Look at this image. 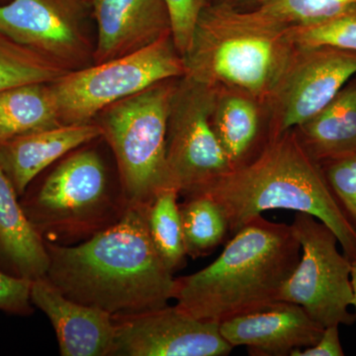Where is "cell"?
<instances>
[{"mask_svg": "<svg viewBox=\"0 0 356 356\" xmlns=\"http://www.w3.org/2000/svg\"><path fill=\"white\" fill-rule=\"evenodd\" d=\"M47 278L67 298L111 314L168 305L175 280L149 236L147 206L129 205L113 226L74 245L44 243Z\"/></svg>", "mask_w": 356, "mask_h": 356, "instance_id": "obj_1", "label": "cell"}, {"mask_svg": "<svg viewBox=\"0 0 356 356\" xmlns=\"http://www.w3.org/2000/svg\"><path fill=\"white\" fill-rule=\"evenodd\" d=\"M201 194L221 206L231 235L266 211H296L327 225L343 254L356 259V229L332 193L322 165L295 130L271 138L252 161L222 175Z\"/></svg>", "mask_w": 356, "mask_h": 356, "instance_id": "obj_2", "label": "cell"}, {"mask_svg": "<svg viewBox=\"0 0 356 356\" xmlns=\"http://www.w3.org/2000/svg\"><path fill=\"white\" fill-rule=\"evenodd\" d=\"M300 255L290 225L259 215L234 234L216 261L175 278L172 299L192 317L220 325L280 301Z\"/></svg>", "mask_w": 356, "mask_h": 356, "instance_id": "obj_3", "label": "cell"}, {"mask_svg": "<svg viewBox=\"0 0 356 356\" xmlns=\"http://www.w3.org/2000/svg\"><path fill=\"white\" fill-rule=\"evenodd\" d=\"M290 26L254 9L207 4L201 11L191 48L184 56V76L212 88L270 99L297 51Z\"/></svg>", "mask_w": 356, "mask_h": 356, "instance_id": "obj_4", "label": "cell"}, {"mask_svg": "<svg viewBox=\"0 0 356 356\" xmlns=\"http://www.w3.org/2000/svg\"><path fill=\"white\" fill-rule=\"evenodd\" d=\"M91 143L57 161L20 200L44 243H83L116 224L130 205L118 170L112 172Z\"/></svg>", "mask_w": 356, "mask_h": 356, "instance_id": "obj_5", "label": "cell"}, {"mask_svg": "<svg viewBox=\"0 0 356 356\" xmlns=\"http://www.w3.org/2000/svg\"><path fill=\"white\" fill-rule=\"evenodd\" d=\"M177 79L159 81L110 105L93 122L113 154L130 205H149L159 191L172 186L166 134Z\"/></svg>", "mask_w": 356, "mask_h": 356, "instance_id": "obj_6", "label": "cell"}, {"mask_svg": "<svg viewBox=\"0 0 356 356\" xmlns=\"http://www.w3.org/2000/svg\"><path fill=\"white\" fill-rule=\"evenodd\" d=\"M184 74V58L168 36L124 57L67 72L50 86L63 125H83L110 105Z\"/></svg>", "mask_w": 356, "mask_h": 356, "instance_id": "obj_7", "label": "cell"}, {"mask_svg": "<svg viewBox=\"0 0 356 356\" xmlns=\"http://www.w3.org/2000/svg\"><path fill=\"white\" fill-rule=\"evenodd\" d=\"M290 227L301 255L281 289L280 301L301 306L324 327L355 324V313L348 310L353 298V261L339 252L337 236L306 213L297 212Z\"/></svg>", "mask_w": 356, "mask_h": 356, "instance_id": "obj_8", "label": "cell"}, {"mask_svg": "<svg viewBox=\"0 0 356 356\" xmlns=\"http://www.w3.org/2000/svg\"><path fill=\"white\" fill-rule=\"evenodd\" d=\"M218 88L181 77L166 134V163L172 186L184 198L197 195L233 170L212 118Z\"/></svg>", "mask_w": 356, "mask_h": 356, "instance_id": "obj_9", "label": "cell"}, {"mask_svg": "<svg viewBox=\"0 0 356 356\" xmlns=\"http://www.w3.org/2000/svg\"><path fill=\"white\" fill-rule=\"evenodd\" d=\"M89 0H11L0 6V33L67 70L93 65Z\"/></svg>", "mask_w": 356, "mask_h": 356, "instance_id": "obj_10", "label": "cell"}, {"mask_svg": "<svg viewBox=\"0 0 356 356\" xmlns=\"http://www.w3.org/2000/svg\"><path fill=\"white\" fill-rule=\"evenodd\" d=\"M355 74L356 51L297 48L270 97L276 113L271 138L313 118Z\"/></svg>", "mask_w": 356, "mask_h": 356, "instance_id": "obj_11", "label": "cell"}, {"mask_svg": "<svg viewBox=\"0 0 356 356\" xmlns=\"http://www.w3.org/2000/svg\"><path fill=\"white\" fill-rule=\"evenodd\" d=\"M110 356H225L233 350L219 324L192 317L175 306L113 316Z\"/></svg>", "mask_w": 356, "mask_h": 356, "instance_id": "obj_12", "label": "cell"}, {"mask_svg": "<svg viewBox=\"0 0 356 356\" xmlns=\"http://www.w3.org/2000/svg\"><path fill=\"white\" fill-rule=\"evenodd\" d=\"M95 19L93 64L124 57L172 36L165 0H89Z\"/></svg>", "mask_w": 356, "mask_h": 356, "instance_id": "obj_13", "label": "cell"}, {"mask_svg": "<svg viewBox=\"0 0 356 356\" xmlns=\"http://www.w3.org/2000/svg\"><path fill=\"white\" fill-rule=\"evenodd\" d=\"M220 332L233 348L245 346L254 356H288L318 343L325 327L304 308L277 301L262 310L229 318Z\"/></svg>", "mask_w": 356, "mask_h": 356, "instance_id": "obj_14", "label": "cell"}, {"mask_svg": "<svg viewBox=\"0 0 356 356\" xmlns=\"http://www.w3.org/2000/svg\"><path fill=\"white\" fill-rule=\"evenodd\" d=\"M31 301L49 318L63 356H110L113 316L65 296L46 277L32 281Z\"/></svg>", "mask_w": 356, "mask_h": 356, "instance_id": "obj_15", "label": "cell"}, {"mask_svg": "<svg viewBox=\"0 0 356 356\" xmlns=\"http://www.w3.org/2000/svg\"><path fill=\"white\" fill-rule=\"evenodd\" d=\"M100 138L102 131L95 123L62 125L29 134L0 145V168L21 197L47 168Z\"/></svg>", "mask_w": 356, "mask_h": 356, "instance_id": "obj_16", "label": "cell"}, {"mask_svg": "<svg viewBox=\"0 0 356 356\" xmlns=\"http://www.w3.org/2000/svg\"><path fill=\"white\" fill-rule=\"evenodd\" d=\"M18 198L0 168V264L9 273L33 281L46 276L49 254Z\"/></svg>", "mask_w": 356, "mask_h": 356, "instance_id": "obj_17", "label": "cell"}, {"mask_svg": "<svg viewBox=\"0 0 356 356\" xmlns=\"http://www.w3.org/2000/svg\"><path fill=\"white\" fill-rule=\"evenodd\" d=\"M296 129L300 140L318 163L356 154V79Z\"/></svg>", "mask_w": 356, "mask_h": 356, "instance_id": "obj_18", "label": "cell"}, {"mask_svg": "<svg viewBox=\"0 0 356 356\" xmlns=\"http://www.w3.org/2000/svg\"><path fill=\"white\" fill-rule=\"evenodd\" d=\"M255 102L240 91L222 93L218 88L211 122L233 170L247 165L264 149L259 145L261 117Z\"/></svg>", "mask_w": 356, "mask_h": 356, "instance_id": "obj_19", "label": "cell"}, {"mask_svg": "<svg viewBox=\"0 0 356 356\" xmlns=\"http://www.w3.org/2000/svg\"><path fill=\"white\" fill-rule=\"evenodd\" d=\"M62 125L50 83L23 84L0 92V145Z\"/></svg>", "mask_w": 356, "mask_h": 356, "instance_id": "obj_20", "label": "cell"}, {"mask_svg": "<svg viewBox=\"0 0 356 356\" xmlns=\"http://www.w3.org/2000/svg\"><path fill=\"white\" fill-rule=\"evenodd\" d=\"M179 212L187 257H207L231 235L224 211L209 195L184 198Z\"/></svg>", "mask_w": 356, "mask_h": 356, "instance_id": "obj_21", "label": "cell"}, {"mask_svg": "<svg viewBox=\"0 0 356 356\" xmlns=\"http://www.w3.org/2000/svg\"><path fill=\"white\" fill-rule=\"evenodd\" d=\"M178 197L179 192L175 187H166L147 205L149 236L172 273L184 267L187 257Z\"/></svg>", "mask_w": 356, "mask_h": 356, "instance_id": "obj_22", "label": "cell"}, {"mask_svg": "<svg viewBox=\"0 0 356 356\" xmlns=\"http://www.w3.org/2000/svg\"><path fill=\"white\" fill-rule=\"evenodd\" d=\"M67 70L0 33V92L37 83H53Z\"/></svg>", "mask_w": 356, "mask_h": 356, "instance_id": "obj_23", "label": "cell"}, {"mask_svg": "<svg viewBox=\"0 0 356 356\" xmlns=\"http://www.w3.org/2000/svg\"><path fill=\"white\" fill-rule=\"evenodd\" d=\"M289 30L297 48L332 47L356 51V6L323 22L290 26Z\"/></svg>", "mask_w": 356, "mask_h": 356, "instance_id": "obj_24", "label": "cell"}, {"mask_svg": "<svg viewBox=\"0 0 356 356\" xmlns=\"http://www.w3.org/2000/svg\"><path fill=\"white\" fill-rule=\"evenodd\" d=\"M356 6V0H259L257 10L281 24H316Z\"/></svg>", "mask_w": 356, "mask_h": 356, "instance_id": "obj_25", "label": "cell"}, {"mask_svg": "<svg viewBox=\"0 0 356 356\" xmlns=\"http://www.w3.org/2000/svg\"><path fill=\"white\" fill-rule=\"evenodd\" d=\"M327 184L356 229V154L321 163Z\"/></svg>", "mask_w": 356, "mask_h": 356, "instance_id": "obj_26", "label": "cell"}, {"mask_svg": "<svg viewBox=\"0 0 356 356\" xmlns=\"http://www.w3.org/2000/svg\"><path fill=\"white\" fill-rule=\"evenodd\" d=\"M172 19V37L180 55L184 57L191 48L196 23L206 0H165Z\"/></svg>", "mask_w": 356, "mask_h": 356, "instance_id": "obj_27", "label": "cell"}, {"mask_svg": "<svg viewBox=\"0 0 356 356\" xmlns=\"http://www.w3.org/2000/svg\"><path fill=\"white\" fill-rule=\"evenodd\" d=\"M31 286L32 280L0 269V310L17 315L31 314Z\"/></svg>", "mask_w": 356, "mask_h": 356, "instance_id": "obj_28", "label": "cell"}, {"mask_svg": "<svg viewBox=\"0 0 356 356\" xmlns=\"http://www.w3.org/2000/svg\"><path fill=\"white\" fill-rule=\"evenodd\" d=\"M339 327L337 325L325 327L317 343L303 350H294L291 356H343Z\"/></svg>", "mask_w": 356, "mask_h": 356, "instance_id": "obj_29", "label": "cell"}, {"mask_svg": "<svg viewBox=\"0 0 356 356\" xmlns=\"http://www.w3.org/2000/svg\"><path fill=\"white\" fill-rule=\"evenodd\" d=\"M351 284H353V298L351 306L355 309V313L356 315V259L353 261V266H351Z\"/></svg>", "mask_w": 356, "mask_h": 356, "instance_id": "obj_30", "label": "cell"}, {"mask_svg": "<svg viewBox=\"0 0 356 356\" xmlns=\"http://www.w3.org/2000/svg\"><path fill=\"white\" fill-rule=\"evenodd\" d=\"M245 1V0H222V2L220 3L229 4V6H233V3H238V2Z\"/></svg>", "mask_w": 356, "mask_h": 356, "instance_id": "obj_31", "label": "cell"}]
</instances>
